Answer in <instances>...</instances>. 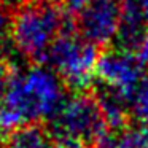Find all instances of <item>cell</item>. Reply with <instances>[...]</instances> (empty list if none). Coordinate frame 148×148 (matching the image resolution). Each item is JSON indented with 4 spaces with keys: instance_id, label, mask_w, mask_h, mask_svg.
<instances>
[{
    "instance_id": "cell-1",
    "label": "cell",
    "mask_w": 148,
    "mask_h": 148,
    "mask_svg": "<svg viewBox=\"0 0 148 148\" xmlns=\"http://www.w3.org/2000/svg\"><path fill=\"white\" fill-rule=\"evenodd\" d=\"M65 100L62 80L43 65H30L8 75L0 100V129L14 131L58 113Z\"/></svg>"
},
{
    "instance_id": "cell-2",
    "label": "cell",
    "mask_w": 148,
    "mask_h": 148,
    "mask_svg": "<svg viewBox=\"0 0 148 148\" xmlns=\"http://www.w3.org/2000/svg\"><path fill=\"white\" fill-rule=\"evenodd\" d=\"M67 18L56 7L45 3H27L11 19L10 37L23 56L45 59L51 45L67 27Z\"/></svg>"
},
{
    "instance_id": "cell-3",
    "label": "cell",
    "mask_w": 148,
    "mask_h": 148,
    "mask_svg": "<svg viewBox=\"0 0 148 148\" xmlns=\"http://www.w3.org/2000/svg\"><path fill=\"white\" fill-rule=\"evenodd\" d=\"M54 142H69L80 148L108 140V126L99 100L88 94H75L64 100L51 121Z\"/></svg>"
},
{
    "instance_id": "cell-4",
    "label": "cell",
    "mask_w": 148,
    "mask_h": 148,
    "mask_svg": "<svg viewBox=\"0 0 148 148\" xmlns=\"http://www.w3.org/2000/svg\"><path fill=\"white\" fill-rule=\"evenodd\" d=\"M99 58L97 46L73 30L65 29L51 45L45 59L62 83L81 91L91 86L96 78Z\"/></svg>"
},
{
    "instance_id": "cell-5",
    "label": "cell",
    "mask_w": 148,
    "mask_h": 148,
    "mask_svg": "<svg viewBox=\"0 0 148 148\" xmlns=\"http://www.w3.org/2000/svg\"><path fill=\"white\" fill-rule=\"evenodd\" d=\"M123 23V0H91L78 11L80 35L94 46H105L118 38Z\"/></svg>"
},
{
    "instance_id": "cell-6",
    "label": "cell",
    "mask_w": 148,
    "mask_h": 148,
    "mask_svg": "<svg viewBox=\"0 0 148 148\" xmlns=\"http://www.w3.org/2000/svg\"><path fill=\"white\" fill-rule=\"evenodd\" d=\"M143 70L145 67L132 54L116 49L100 54L96 78L100 80L105 89L131 102L132 94L143 81Z\"/></svg>"
},
{
    "instance_id": "cell-7",
    "label": "cell",
    "mask_w": 148,
    "mask_h": 148,
    "mask_svg": "<svg viewBox=\"0 0 148 148\" xmlns=\"http://www.w3.org/2000/svg\"><path fill=\"white\" fill-rule=\"evenodd\" d=\"M3 148H54L53 137L40 124H26L10 132Z\"/></svg>"
},
{
    "instance_id": "cell-8",
    "label": "cell",
    "mask_w": 148,
    "mask_h": 148,
    "mask_svg": "<svg viewBox=\"0 0 148 148\" xmlns=\"http://www.w3.org/2000/svg\"><path fill=\"white\" fill-rule=\"evenodd\" d=\"M97 100H99L102 115L105 118V123L110 131L112 129L123 131L126 121H127V115L131 113V110H129V100H126L124 97L118 96V94L112 92L108 89H105V92Z\"/></svg>"
},
{
    "instance_id": "cell-9",
    "label": "cell",
    "mask_w": 148,
    "mask_h": 148,
    "mask_svg": "<svg viewBox=\"0 0 148 148\" xmlns=\"http://www.w3.org/2000/svg\"><path fill=\"white\" fill-rule=\"evenodd\" d=\"M108 148H148V127L123 129L118 135L108 137Z\"/></svg>"
},
{
    "instance_id": "cell-10",
    "label": "cell",
    "mask_w": 148,
    "mask_h": 148,
    "mask_svg": "<svg viewBox=\"0 0 148 148\" xmlns=\"http://www.w3.org/2000/svg\"><path fill=\"white\" fill-rule=\"evenodd\" d=\"M129 110L134 118H137L142 124L148 127V78L142 81L135 92L132 94Z\"/></svg>"
},
{
    "instance_id": "cell-11",
    "label": "cell",
    "mask_w": 148,
    "mask_h": 148,
    "mask_svg": "<svg viewBox=\"0 0 148 148\" xmlns=\"http://www.w3.org/2000/svg\"><path fill=\"white\" fill-rule=\"evenodd\" d=\"M10 26H11V19L8 16L5 5L0 2V42L7 37V34H10Z\"/></svg>"
},
{
    "instance_id": "cell-12",
    "label": "cell",
    "mask_w": 148,
    "mask_h": 148,
    "mask_svg": "<svg viewBox=\"0 0 148 148\" xmlns=\"http://www.w3.org/2000/svg\"><path fill=\"white\" fill-rule=\"evenodd\" d=\"M8 75L10 72L7 70L3 64H0V100L3 97V91H5V86H7V81H8Z\"/></svg>"
},
{
    "instance_id": "cell-13",
    "label": "cell",
    "mask_w": 148,
    "mask_h": 148,
    "mask_svg": "<svg viewBox=\"0 0 148 148\" xmlns=\"http://www.w3.org/2000/svg\"><path fill=\"white\" fill-rule=\"evenodd\" d=\"M91 0H65L69 10L70 11H80L81 8H84Z\"/></svg>"
},
{
    "instance_id": "cell-14",
    "label": "cell",
    "mask_w": 148,
    "mask_h": 148,
    "mask_svg": "<svg viewBox=\"0 0 148 148\" xmlns=\"http://www.w3.org/2000/svg\"><path fill=\"white\" fill-rule=\"evenodd\" d=\"M0 2H2L5 7H16V5L23 3L24 0H0Z\"/></svg>"
},
{
    "instance_id": "cell-15",
    "label": "cell",
    "mask_w": 148,
    "mask_h": 148,
    "mask_svg": "<svg viewBox=\"0 0 148 148\" xmlns=\"http://www.w3.org/2000/svg\"><path fill=\"white\" fill-rule=\"evenodd\" d=\"M59 2H62V0H38V3H45V5H53V7H54L56 3H59Z\"/></svg>"
},
{
    "instance_id": "cell-16",
    "label": "cell",
    "mask_w": 148,
    "mask_h": 148,
    "mask_svg": "<svg viewBox=\"0 0 148 148\" xmlns=\"http://www.w3.org/2000/svg\"><path fill=\"white\" fill-rule=\"evenodd\" d=\"M0 148H3V138H2V129H0Z\"/></svg>"
}]
</instances>
